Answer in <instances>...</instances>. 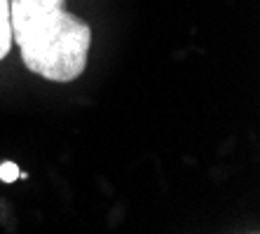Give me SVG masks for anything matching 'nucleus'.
<instances>
[{
	"instance_id": "nucleus-1",
	"label": "nucleus",
	"mask_w": 260,
	"mask_h": 234,
	"mask_svg": "<svg viewBox=\"0 0 260 234\" xmlns=\"http://www.w3.org/2000/svg\"><path fill=\"white\" fill-rule=\"evenodd\" d=\"M12 42L30 73L52 82L78 80L87 68L91 28L66 0H10Z\"/></svg>"
},
{
	"instance_id": "nucleus-2",
	"label": "nucleus",
	"mask_w": 260,
	"mask_h": 234,
	"mask_svg": "<svg viewBox=\"0 0 260 234\" xmlns=\"http://www.w3.org/2000/svg\"><path fill=\"white\" fill-rule=\"evenodd\" d=\"M12 47V24H10V0H0V61Z\"/></svg>"
},
{
	"instance_id": "nucleus-3",
	"label": "nucleus",
	"mask_w": 260,
	"mask_h": 234,
	"mask_svg": "<svg viewBox=\"0 0 260 234\" xmlns=\"http://www.w3.org/2000/svg\"><path fill=\"white\" fill-rule=\"evenodd\" d=\"M17 178H21V169L14 162H5L0 164V180L3 183H14Z\"/></svg>"
}]
</instances>
